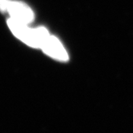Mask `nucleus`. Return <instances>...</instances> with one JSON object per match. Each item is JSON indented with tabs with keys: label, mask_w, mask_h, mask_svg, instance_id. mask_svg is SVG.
Returning <instances> with one entry per match:
<instances>
[{
	"label": "nucleus",
	"mask_w": 133,
	"mask_h": 133,
	"mask_svg": "<svg viewBox=\"0 0 133 133\" xmlns=\"http://www.w3.org/2000/svg\"><path fill=\"white\" fill-rule=\"evenodd\" d=\"M37 29L40 37L39 48L52 58L61 61H66L69 59L68 54L61 42L56 37L50 35L44 27H39Z\"/></svg>",
	"instance_id": "nucleus-1"
},
{
	"label": "nucleus",
	"mask_w": 133,
	"mask_h": 133,
	"mask_svg": "<svg viewBox=\"0 0 133 133\" xmlns=\"http://www.w3.org/2000/svg\"><path fill=\"white\" fill-rule=\"evenodd\" d=\"M10 14L12 18L25 24H29L34 19V14L31 9L25 3L7 0L5 12Z\"/></svg>",
	"instance_id": "nucleus-3"
},
{
	"label": "nucleus",
	"mask_w": 133,
	"mask_h": 133,
	"mask_svg": "<svg viewBox=\"0 0 133 133\" xmlns=\"http://www.w3.org/2000/svg\"><path fill=\"white\" fill-rule=\"evenodd\" d=\"M8 25L14 35L31 47L39 48L40 38L37 29H32L26 24L21 23L13 18H9Z\"/></svg>",
	"instance_id": "nucleus-2"
}]
</instances>
